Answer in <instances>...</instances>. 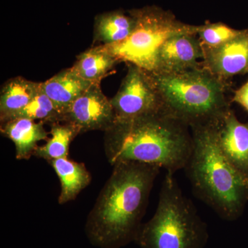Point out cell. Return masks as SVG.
Wrapping results in <instances>:
<instances>
[{
    "instance_id": "cell-1",
    "label": "cell",
    "mask_w": 248,
    "mask_h": 248,
    "mask_svg": "<svg viewBox=\"0 0 248 248\" xmlns=\"http://www.w3.org/2000/svg\"><path fill=\"white\" fill-rule=\"evenodd\" d=\"M160 169L137 162L113 166L86 221V236L93 246L121 248L135 241Z\"/></svg>"
},
{
    "instance_id": "cell-2",
    "label": "cell",
    "mask_w": 248,
    "mask_h": 248,
    "mask_svg": "<svg viewBox=\"0 0 248 248\" xmlns=\"http://www.w3.org/2000/svg\"><path fill=\"white\" fill-rule=\"evenodd\" d=\"M187 124L165 112L115 122L104 132V150L112 166L124 162L155 165L175 174L184 169L193 140Z\"/></svg>"
},
{
    "instance_id": "cell-3",
    "label": "cell",
    "mask_w": 248,
    "mask_h": 248,
    "mask_svg": "<svg viewBox=\"0 0 248 248\" xmlns=\"http://www.w3.org/2000/svg\"><path fill=\"white\" fill-rule=\"evenodd\" d=\"M217 124L190 128L193 145L184 170L194 194L222 219L232 221L241 216L248 201V178L222 152Z\"/></svg>"
},
{
    "instance_id": "cell-4",
    "label": "cell",
    "mask_w": 248,
    "mask_h": 248,
    "mask_svg": "<svg viewBox=\"0 0 248 248\" xmlns=\"http://www.w3.org/2000/svg\"><path fill=\"white\" fill-rule=\"evenodd\" d=\"M165 113L190 128L218 123L230 107L221 78L205 68L177 73H149Z\"/></svg>"
},
{
    "instance_id": "cell-5",
    "label": "cell",
    "mask_w": 248,
    "mask_h": 248,
    "mask_svg": "<svg viewBox=\"0 0 248 248\" xmlns=\"http://www.w3.org/2000/svg\"><path fill=\"white\" fill-rule=\"evenodd\" d=\"M166 172L153 217L142 224L135 242L141 248H204L208 226L174 177Z\"/></svg>"
},
{
    "instance_id": "cell-6",
    "label": "cell",
    "mask_w": 248,
    "mask_h": 248,
    "mask_svg": "<svg viewBox=\"0 0 248 248\" xmlns=\"http://www.w3.org/2000/svg\"><path fill=\"white\" fill-rule=\"evenodd\" d=\"M130 12L136 20L131 35L119 43L100 46L119 62H126L149 73L156 72L158 54L168 39L197 28L179 22L170 12L156 6L131 10Z\"/></svg>"
},
{
    "instance_id": "cell-7",
    "label": "cell",
    "mask_w": 248,
    "mask_h": 248,
    "mask_svg": "<svg viewBox=\"0 0 248 248\" xmlns=\"http://www.w3.org/2000/svg\"><path fill=\"white\" fill-rule=\"evenodd\" d=\"M110 102L115 122L165 112L149 72L133 64H128L126 76Z\"/></svg>"
},
{
    "instance_id": "cell-8",
    "label": "cell",
    "mask_w": 248,
    "mask_h": 248,
    "mask_svg": "<svg viewBox=\"0 0 248 248\" xmlns=\"http://www.w3.org/2000/svg\"><path fill=\"white\" fill-rule=\"evenodd\" d=\"M115 122L110 99L106 97L99 83L91 85L60 120L73 127L78 134L91 130L106 132Z\"/></svg>"
},
{
    "instance_id": "cell-9",
    "label": "cell",
    "mask_w": 248,
    "mask_h": 248,
    "mask_svg": "<svg viewBox=\"0 0 248 248\" xmlns=\"http://www.w3.org/2000/svg\"><path fill=\"white\" fill-rule=\"evenodd\" d=\"M195 31L181 32L170 37L160 48L155 73H177L198 68L199 60H203L204 49Z\"/></svg>"
},
{
    "instance_id": "cell-10",
    "label": "cell",
    "mask_w": 248,
    "mask_h": 248,
    "mask_svg": "<svg viewBox=\"0 0 248 248\" xmlns=\"http://www.w3.org/2000/svg\"><path fill=\"white\" fill-rule=\"evenodd\" d=\"M204 68L221 79L248 73V29L219 46L204 49Z\"/></svg>"
},
{
    "instance_id": "cell-11",
    "label": "cell",
    "mask_w": 248,
    "mask_h": 248,
    "mask_svg": "<svg viewBox=\"0 0 248 248\" xmlns=\"http://www.w3.org/2000/svg\"><path fill=\"white\" fill-rule=\"evenodd\" d=\"M218 143L225 156L248 178V122L241 123L231 109L217 125Z\"/></svg>"
},
{
    "instance_id": "cell-12",
    "label": "cell",
    "mask_w": 248,
    "mask_h": 248,
    "mask_svg": "<svg viewBox=\"0 0 248 248\" xmlns=\"http://www.w3.org/2000/svg\"><path fill=\"white\" fill-rule=\"evenodd\" d=\"M92 84L77 76L70 68L42 82V87L58 111L60 122L72 104Z\"/></svg>"
},
{
    "instance_id": "cell-13",
    "label": "cell",
    "mask_w": 248,
    "mask_h": 248,
    "mask_svg": "<svg viewBox=\"0 0 248 248\" xmlns=\"http://www.w3.org/2000/svg\"><path fill=\"white\" fill-rule=\"evenodd\" d=\"M44 122L17 118L1 124V133L14 142L18 160H27L33 155L37 144L48 140Z\"/></svg>"
},
{
    "instance_id": "cell-14",
    "label": "cell",
    "mask_w": 248,
    "mask_h": 248,
    "mask_svg": "<svg viewBox=\"0 0 248 248\" xmlns=\"http://www.w3.org/2000/svg\"><path fill=\"white\" fill-rule=\"evenodd\" d=\"M41 82H35L17 77L6 81L0 94L1 124L9 121L35 97L40 89Z\"/></svg>"
},
{
    "instance_id": "cell-15",
    "label": "cell",
    "mask_w": 248,
    "mask_h": 248,
    "mask_svg": "<svg viewBox=\"0 0 248 248\" xmlns=\"http://www.w3.org/2000/svg\"><path fill=\"white\" fill-rule=\"evenodd\" d=\"M49 162L61 182V192L58 198L60 205L76 200L80 192L91 184V174L84 164L68 157Z\"/></svg>"
},
{
    "instance_id": "cell-16",
    "label": "cell",
    "mask_w": 248,
    "mask_h": 248,
    "mask_svg": "<svg viewBox=\"0 0 248 248\" xmlns=\"http://www.w3.org/2000/svg\"><path fill=\"white\" fill-rule=\"evenodd\" d=\"M136 25V20L129 11H114L99 15L94 25V43L110 45L126 40L131 35Z\"/></svg>"
},
{
    "instance_id": "cell-17",
    "label": "cell",
    "mask_w": 248,
    "mask_h": 248,
    "mask_svg": "<svg viewBox=\"0 0 248 248\" xmlns=\"http://www.w3.org/2000/svg\"><path fill=\"white\" fill-rule=\"evenodd\" d=\"M117 63L119 61L113 55L98 45L79 54L71 68L77 76L86 81L101 84Z\"/></svg>"
},
{
    "instance_id": "cell-18",
    "label": "cell",
    "mask_w": 248,
    "mask_h": 248,
    "mask_svg": "<svg viewBox=\"0 0 248 248\" xmlns=\"http://www.w3.org/2000/svg\"><path fill=\"white\" fill-rule=\"evenodd\" d=\"M50 125L51 137L45 145L37 147L34 156L48 161L68 157L70 144L79 134L71 125L62 122H55Z\"/></svg>"
},
{
    "instance_id": "cell-19",
    "label": "cell",
    "mask_w": 248,
    "mask_h": 248,
    "mask_svg": "<svg viewBox=\"0 0 248 248\" xmlns=\"http://www.w3.org/2000/svg\"><path fill=\"white\" fill-rule=\"evenodd\" d=\"M17 118H26L29 120L37 121L48 124L49 125L55 122H60V116L48 96L46 94L42 87L35 97L29 104L13 116L9 120Z\"/></svg>"
},
{
    "instance_id": "cell-20",
    "label": "cell",
    "mask_w": 248,
    "mask_h": 248,
    "mask_svg": "<svg viewBox=\"0 0 248 248\" xmlns=\"http://www.w3.org/2000/svg\"><path fill=\"white\" fill-rule=\"evenodd\" d=\"M242 32L235 30L222 23L206 24L200 26L197 35L204 49L219 46L228 41L232 40Z\"/></svg>"
},
{
    "instance_id": "cell-21",
    "label": "cell",
    "mask_w": 248,
    "mask_h": 248,
    "mask_svg": "<svg viewBox=\"0 0 248 248\" xmlns=\"http://www.w3.org/2000/svg\"><path fill=\"white\" fill-rule=\"evenodd\" d=\"M233 101L248 111V81L236 91Z\"/></svg>"
}]
</instances>
